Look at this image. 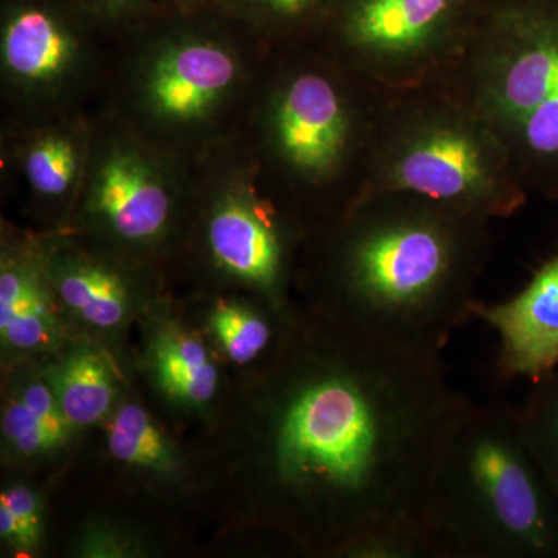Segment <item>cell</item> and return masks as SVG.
<instances>
[{"mask_svg":"<svg viewBox=\"0 0 558 558\" xmlns=\"http://www.w3.org/2000/svg\"><path fill=\"white\" fill-rule=\"evenodd\" d=\"M465 9L468 0H347L341 35L373 78L417 86L461 58Z\"/></svg>","mask_w":558,"mask_h":558,"instance_id":"6","label":"cell"},{"mask_svg":"<svg viewBox=\"0 0 558 558\" xmlns=\"http://www.w3.org/2000/svg\"><path fill=\"white\" fill-rule=\"evenodd\" d=\"M182 5H193V3L199 2V0H178Z\"/></svg>","mask_w":558,"mask_h":558,"instance_id":"26","label":"cell"},{"mask_svg":"<svg viewBox=\"0 0 558 558\" xmlns=\"http://www.w3.org/2000/svg\"><path fill=\"white\" fill-rule=\"evenodd\" d=\"M275 409V480L300 520L340 550L424 519L436 457L468 398L442 357L411 354L337 319Z\"/></svg>","mask_w":558,"mask_h":558,"instance_id":"1","label":"cell"},{"mask_svg":"<svg viewBox=\"0 0 558 558\" xmlns=\"http://www.w3.org/2000/svg\"><path fill=\"white\" fill-rule=\"evenodd\" d=\"M244 2L263 20L279 25L306 22L325 5V0H244Z\"/></svg>","mask_w":558,"mask_h":558,"instance_id":"24","label":"cell"},{"mask_svg":"<svg viewBox=\"0 0 558 558\" xmlns=\"http://www.w3.org/2000/svg\"><path fill=\"white\" fill-rule=\"evenodd\" d=\"M213 258L233 277L275 292L286 271L281 229L248 191L227 194L208 222Z\"/></svg>","mask_w":558,"mask_h":558,"instance_id":"11","label":"cell"},{"mask_svg":"<svg viewBox=\"0 0 558 558\" xmlns=\"http://www.w3.org/2000/svg\"><path fill=\"white\" fill-rule=\"evenodd\" d=\"M236 58L216 39L185 36L161 47L143 83L146 108L163 123L193 124L211 116L236 84Z\"/></svg>","mask_w":558,"mask_h":558,"instance_id":"9","label":"cell"},{"mask_svg":"<svg viewBox=\"0 0 558 558\" xmlns=\"http://www.w3.org/2000/svg\"><path fill=\"white\" fill-rule=\"evenodd\" d=\"M340 553L355 558H440L425 519L374 529L352 539Z\"/></svg>","mask_w":558,"mask_h":558,"instance_id":"20","label":"cell"},{"mask_svg":"<svg viewBox=\"0 0 558 558\" xmlns=\"http://www.w3.org/2000/svg\"><path fill=\"white\" fill-rule=\"evenodd\" d=\"M410 194L462 215H513L526 186L495 132L464 100L413 110L381 145L369 194Z\"/></svg>","mask_w":558,"mask_h":558,"instance_id":"5","label":"cell"},{"mask_svg":"<svg viewBox=\"0 0 558 558\" xmlns=\"http://www.w3.org/2000/svg\"><path fill=\"white\" fill-rule=\"evenodd\" d=\"M49 384L70 427H87L106 416L112 405V368L105 355L80 351L51 371Z\"/></svg>","mask_w":558,"mask_h":558,"instance_id":"15","label":"cell"},{"mask_svg":"<svg viewBox=\"0 0 558 558\" xmlns=\"http://www.w3.org/2000/svg\"><path fill=\"white\" fill-rule=\"evenodd\" d=\"M519 410L529 442L558 494V366L532 384Z\"/></svg>","mask_w":558,"mask_h":558,"instance_id":"18","label":"cell"},{"mask_svg":"<svg viewBox=\"0 0 558 558\" xmlns=\"http://www.w3.org/2000/svg\"><path fill=\"white\" fill-rule=\"evenodd\" d=\"M78 57V39L57 11L43 3L25 2L7 13L2 31L3 68L20 86H58L73 72Z\"/></svg>","mask_w":558,"mask_h":558,"instance_id":"12","label":"cell"},{"mask_svg":"<svg viewBox=\"0 0 558 558\" xmlns=\"http://www.w3.org/2000/svg\"><path fill=\"white\" fill-rule=\"evenodd\" d=\"M86 2L101 16L120 20L137 10L142 0H86Z\"/></svg>","mask_w":558,"mask_h":558,"instance_id":"25","label":"cell"},{"mask_svg":"<svg viewBox=\"0 0 558 558\" xmlns=\"http://www.w3.org/2000/svg\"><path fill=\"white\" fill-rule=\"evenodd\" d=\"M53 279L62 303L90 326L116 328L126 317L130 306L126 286L109 267L72 256L58 263Z\"/></svg>","mask_w":558,"mask_h":558,"instance_id":"14","label":"cell"},{"mask_svg":"<svg viewBox=\"0 0 558 558\" xmlns=\"http://www.w3.org/2000/svg\"><path fill=\"white\" fill-rule=\"evenodd\" d=\"M472 319L494 330L499 380L545 377L558 366V252L526 286L501 303L473 304Z\"/></svg>","mask_w":558,"mask_h":558,"instance_id":"8","label":"cell"},{"mask_svg":"<svg viewBox=\"0 0 558 558\" xmlns=\"http://www.w3.org/2000/svg\"><path fill=\"white\" fill-rule=\"evenodd\" d=\"M3 436L24 457L49 453L68 440L69 428L51 424L20 398L7 407L2 417Z\"/></svg>","mask_w":558,"mask_h":558,"instance_id":"22","label":"cell"},{"mask_svg":"<svg viewBox=\"0 0 558 558\" xmlns=\"http://www.w3.org/2000/svg\"><path fill=\"white\" fill-rule=\"evenodd\" d=\"M0 333L17 351H36L54 339L57 322L38 271L24 260H3L0 271Z\"/></svg>","mask_w":558,"mask_h":558,"instance_id":"13","label":"cell"},{"mask_svg":"<svg viewBox=\"0 0 558 558\" xmlns=\"http://www.w3.org/2000/svg\"><path fill=\"white\" fill-rule=\"evenodd\" d=\"M488 223L410 194H368L337 245V319L411 354L442 357L472 319Z\"/></svg>","mask_w":558,"mask_h":558,"instance_id":"2","label":"cell"},{"mask_svg":"<svg viewBox=\"0 0 558 558\" xmlns=\"http://www.w3.org/2000/svg\"><path fill=\"white\" fill-rule=\"evenodd\" d=\"M424 519L440 558H558V494L519 407L468 399L440 444Z\"/></svg>","mask_w":558,"mask_h":558,"instance_id":"3","label":"cell"},{"mask_svg":"<svg viewBox=\"0 0 558 558\" xmlns=\"http://www.w3.org/2000/svg\"><path fill=\"white\" fill-rule=\"evenodd\" d=\"M154 365L161 388L171 398L190 405H205L215 398L218 369L196 337L180 330L163 333L156 344Z\"/></svg>","mask_w":558,"mask_h":558,"instance_id":"16","label":"cell"},{"mask_svg":"<svg viewBox=\"0 0 558 558\" xmlns=\"http://www.w3.org/2000/svg\"><path fill=\"white\" fill-rule=\"evenodd\" d=\"M43 520L40 505L35 492L16 486L3 492L0 497V535L10 545L31 549L39 542Z\"/></svg>","mask_w":558,"mask_h":558,"instance_id":"23","label":"cell"},{"mask_svg":"<svg viewBox=\"0 0 558 558\" xmlns=\"http://www.w3.org/2000/svg\"><path fill=\"white\" fill-rule=\"evenodd\" d=\"M271 134L290 170L323 182L343 167L354 137V120L343 92L325 73H296L279 90Z\"/></svg>","mask_w":558,"mask_h":558,"instance_id":"7","label":"cell"},{"mask_svg":"<svg viewBox=\"0 0 558 558\" xmlns=\"http://www.w3.org/2000/svg\"><path fill=\"white\" fill-rule=\"evenodd\" d=\"M81 149L65 134H47L36 140L24 157V170L36 193L58 197L68 193L78 178Z\"/></svg>","mask_w":558,"mask_h":558,"instance_id":"19","label":"cell"},{"mask_svg":"<svg viewBox=\"0 0 558 558\" xmlns=\"http://www.w3.org/2000/svg\"><path fill=\"white\" fill-rule=\"evenodd\" d=\"M90 207L120 240H157L170 223V189L153 161L134 149L110 150L92 180Z\"/></svg>","mask_w":558,"mask_h":558,"instance_id":"10","label":"cell"},{"mask_svg":"<svg viewBox=\"0 0 558 558\" xmlns=\"http://www.w3.org/2000/svg\"><path fill=\"white\" fill-rule=\"evenodd\" d=\"M110 453L119 461L134 468L156 473H172L178 469V458L170 440L142 407L128 403L121 407L109 425Z\"/></svg>","mask_w":558,"mask_h":558,"instance_id":"17","label":"cell"},{"mask_svg":"<svg viewBox=\"0 0 558 558\" xmlns=\"http://www.w3.org/2000/svg\"><path fill=\"white\" fill-rule=\"evenodd\" d=\"M458 64L527 193L558 201V0H508Z\"/></svg>","mask_w":558,"mask_h":558,"instance_id":"4","label":"cell"},{"mask_svg":"<svg viewBox=\"0 0 558 558\" xmlns=\"http://www.w3.org/2000/svg\"><path fill=\"white\" fill-rule=\"evenodd\" d=\"M211 326L226 354L240 365L258 359L274 340L269 319L234 304L219 306L213 314Z\"/></svg>","mask_w":558,"mask_h":558,"instance_id":"21","label":"cell"}]
</instances>
